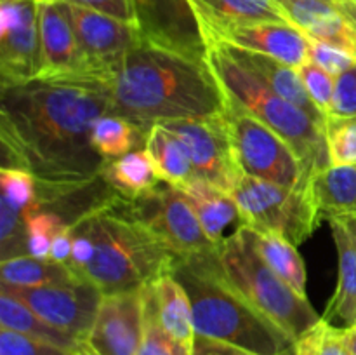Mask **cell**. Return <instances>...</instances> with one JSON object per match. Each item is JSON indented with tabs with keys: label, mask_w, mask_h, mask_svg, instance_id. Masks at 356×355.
<instances>
[{
	"label": "cell",
	"mask_w": 356,
	"mask_h": 355,
	"mask_svg": "<svg viewBox=\"0 0 356 355\" xmlns=\"http://www.w3.org/2000/svg\"><path fill=\"white\" fill-rule=\"evenodd\" d=\"M106 113H113L110 86L96 80L0 84L2 167L54 187L96 180L106 160L92 146V125Z\"/></svg>",
	"instance_id": "obj_1"
},
{
	"label": "cell",
	"mask_w": 356,
	"mask_h": 355,
	"mask_svg": "<svg viewBox=\"0 0 356 355\" xmlns=\"http://www.w3.org/2000/svg\"><path fill=\"white\" fill-rule=\"evenodd\" d=\"M113 113L152 131L155 124L225 113L226 94L207 61L139 40L110 84Z\"/></svg>",
	"instance_id": "obj_2"
},
{
	"label": "cell",
	"mask_w": 356,
	"mask_h": 355,
	"mask_svg": "<svg viewBox=\"0 0 356 355\" xmlns=\"http://www.w3.org/2000/svg\"><path fill=\"white\" fill-rule=\"evenodd\" d=\"M170 274L190 298L195 334L236 345L254 355H280L294 347L277 324L226 282L216 249L177 254Z\"/></svg>",
	"instance_id": "obj_3"
},
{
	"label": "cell",
	"mask_w": 356,
	"mask_h": 355,
	"mask_svg": "<svg viewBox=\"0 0 356 355\" xmlns=\"http://www.w3.org/2000/svg\"><path fill=\"white\" fill-rule=\"evenodd\" d=\"M83 223L94 244V256L80 275L103 291H138L167 274L177 254L167 249L124 207V197L90 212Z\"/></svg>",
	"instance_id": "obj_4"
},
{
	"label": "cell",
	"mask_w": 356,
	"mask_h": 355,
	"mask_svg": "<svg viewBox=\"0 0 356 355\" xmlns=\"http://www.w3.org/2000/svg\"><path fill=\"white\" fill-rule=\"evenodd\" d=\"M207 65L229 101L259 118L291 145L301 160L306 180L330 166L325 131L306 111L284 100L252 70L235 61L214 42H209Z\"/></svg>",
	"instance_id": "obj_5"
},
{
	"label": "cell",
	"mask_w": 356,
	"mask_h": 355,
	"mask_svg": "<svg viewBox=\"0 0 356 355\" xmlns=\"http://www.w3.org/2000/svg\"><path fill=\"white\" fill-rule=\"evenodd\" d=\"M216 258L226 282L292 341L322 320L308 296L296 292L264 263L250 244L243 225L218 244Z\"/></svg>",
	"instance_id": "obj_6"
},
{
	"label": "cell",
	"mask_w": 356,
	"mask_h": 355,
	"mask_svg": "<svg viewBox=\"0 0 356 355\" xmlns=\"http://www.w3.org/2000/svg\"><path fill=\"white\" fill-rule=\"evenodd\" d=\"M242 225L273 232L299 246L318 228V214L308 187L287 188L271 181L240 174L232 191Z\"/></svg>",
	"instance_id": "obj_7"
},
{
	"label": "cell",
	"mask_w": 356,
	"mask_h": 355,
	"mask_svg": "<svg viewBox=\"0 0 356 355\" xmlns=\"http://www.w3.org/2000/svg\"><path fill=\"white\" fill-rule=\"evenodd\" d=\"M222 117L240 173L287 188L308 187L301 160L284 138L228 97Z\"/></svg>",
	"instance_id": "obj_8"
},
{
	"label": "cell",
	"mask_w": 356,
	"mask_h": 355,
	"mask_svg": "<svg viewBox=\"0 0 356 355\" xmlns=\"http://www.w3.org/2000/svg\"><path fill=\"white\" fill-rule=\"evenodd\" d=\"M124 207L174 254L205 253L218 247L207 237L186 195L172 184L162 181L138 198H124Z\"/></svg>",
	"instance_id": "obj_9"
},
{
	"label": "cell",
	"mask_w": 356,
	"mask_h": 355,
	"mask_svg": "<svg viewBox=\"0 0 356 355\" xmlns=\"http://www.w3.org/2000/svg\"><path fill=\"white\" fill-rule=\"evenodd\" d=\"M80 58L79 79L110 86L131 49L141 40L134 23L118 17L70 6Z\"/></svg>",
	"instance_id": "obj_10"
},
{
	"label": "cell",
	"mask_w": 356,
	"mask_h": 355,
	"mask_svg": "<svg viewBox=\"0 0 356 355\" xmlns=\"http://www.w3.org/2000/svg\"><path fill=\"white\" fill-rule=\"evenodd\" d=\"M0 289L19 298L40 319L51 326L65 331L70 336L86 343L99 310L103 291L89 278L76 274L75 277L59 284L42 287H7Z\"/></svg>",
	"instance_id": "obj_11"
},
{
	"label": "cell",
	"mask_w": 356,
	"mask_h": 355,
	"mask_svg": "<svg viewBox=\"0 0 356 355\" xmlns=\"http://www.w3.org/2000/svg\"><path fill=\"white\" fill-rule=\"evenodd\" d=\"M132 9L143 42L207 61V38L190 0H132Z\"/></svg>",
	"instance_id": "obj_12"
},
{
	"label": "cell",
	"mask_w": 356,
	"mask_h": 355,
	"mask_svg": "<svg viewBox=\"0 0 356 355\" xmlns=\"http://www.w3.org/2000/svg\"><path fill=\"white\" fill-rule=\"evenodd\" d=\"M162 125L183 143L197 178L232 194L242 173L233 157L222 115L169 120Z\"/></svg>",
	"instance_id": "obj_13"
},
{
	"label": "cell",
	"mask_w": 356,
	"mask_h": 355,
	"mask_svg": "<svg viewBox=\"0 0 356 355\" xmlns=\"http://www.w3.org/2000/svg\"><path fill=\"white\" fill-rule=\"evenodd\" d=\"M38 0H0V84H19L40 73Z\"/></svg>",
	"instance_id": "obj_14"
},
{
	"label": "cell",
	"mask_w": 356,
	"mask_h": 355,
	"mask_svg": "<svg viewBox=\"0 0 356 355\" xmlns=\"http://www.w3.org/2000/svg\"><path fill=\"white\" fill-rule=\"evenodd\" d=\"M145 333L141 289L103 294L83 348L92 355H138Z\"/></svg>",
	"instance_id": "obj_15"
},
{
	"label": "cell",
	"mask_w": 356,
	"mask_h": 355,
	"mask_svg": "<svg viewBox=\"0 0 356 355\" xmlns=\"http://www.w3.org/2000/svg\"><path fill=\"white\" fill-rule=\"evenodd\" d=\"M42 66L37 79H79L80 58L70 3L38 0Z\"/></svg>",
	"instance_id": "obj_16"
},
{
	"label": "cell",
	"mask_w": 356,
	"mask_h": 355,
	"mask_svg": "<svg viewBox=\"0 0 356 355\" xmlns=\"http://www.w3.org/2000/svg\"><path fill=\"white\" fill-rule=\"evenodd\" d=\"M209 40H222L236 47L263 52L292 68L309 61V37L289 23H256L204 31Z\"/></svg>",
	"instance_id": "obj_17"
},
{
	"label": "cell",
	"mask_w": 356,
	"mask_h": 355,
	"mask_svg": "<svg viewBox=\"0 0 356 355\" xmlns=\"http://www.w3.org/2000/svg\"><path fill=\"white\" fill-rule=\"evenodd\" d=\"M291 24L312 40L334 45L356 58V26L336 0H278Z\"/></svg>",
	"instance_id": "obj_18"
},
{
	"label": "cell",
	"mask_w": 356,
	"mask_h": 355,
	"mask_svg": "<svg viewBox=\"0 0 356 355\" xmlns=\"http://www.w3.org/2000/svg\"><path fill=\"white\" fill-rule=\"evenodd\" d=\"M218 44L226 54L232 56L235 61H238L240 65L247 66L249 70H252L257 77L264 80L271 89L277 94H280L284 100L291 101L296 106L301 108L302 111L309 115L313 118L315 124H318L320 127L325 131L327 125V117L318 110L313 100L309 97L308 90H306L305 84H302L301 75H299L298 68H292V66L285 65V63L278 61V59L271 58V56L263 54V52L257 51H249V49L236 47V45L228 44V42L222 40H209Z\"/></svg>",
	"instance_id": "obj_19"
},
{
	"label": "cell",
	"mask_w": 356,
	"mask_h": 355,
	"mask_svg": "<svg viewBox=\"0 0 356 355\" xmlns=\"http://www.w3.org/2000/svg\"><path fill=\"white\" fill-rule=\"evenodd\" d=\"M141 291L155 310V315L163 331L184 345L188 350H193L195 329L190 298L177 278L167 271L141 287Z\"/></svg>",
	"instance_id": "obj_20"
},
{
	"label": "cell",
	"mask_w": 356,
	"mask_h": 355,
	"mask_svg": "<svg viewBox=\"0 0 356 355\" xmlns=\"http://www.w3.org/2000/svg\"><path fill=\"white\" fill-rule=\"evenodd\" d=\"M204 31L256 23H289L278 0H190Z\"/></svg>",
	"instance_id": "obj_21"
},
{
	"label": "cell",
	"mask_w": 356,
	"mask_h": 355,
	"mask_svg": "<svg viewBox=\"0 0 356 355\" xmlns=\"http://www.w3.org/2000/svg\"><path fill=\"white\" fill-rule=\"evenodd\" d=\"M330 228L339 258V278L322 319L341 329H350L356 326V240L339 219H332Z\"/></svg>",
	"instance_id": "obj_22"
},
{
	"label": "cell",
	"mask_w": 356,
	"mask_h": 355,
	"mask_svg": "<svg viewBox=\"0 0 356 355\" xmlns=\"http://www.w3.org/2000/svg\"><path fill=\"white\" fill-rule=\"evenodd\" d=\"M186 195L190 204L193 205L205 233L214 244L225 240L226 230L238 221L242 225L238 205L229 191L209 183V181L195 178L183 187H176Z\"/></svg>",
	"instance_id": "obj_23"
},
{
	"label": "cell",
	"mask_w": 356,
	"mask_h": 355,
	"mask_svg": "<svg viewBox=\"0 0 356 355\" xmlns=\"http://www.w3.org/2000/svg\"><path fill=\"white\" fill-rule=\"evenodd\" d=\"M322 219L356 218V166H329L309 180Z\"/></svg>",
	"instance_id": "obj_24"
},
{
	"label": "cell",
	"mask_w": 356,
	"mask_h": 355,
	"mask_svg": "<svg viewBox=\"0 0 356 355\" xmlns=\"http://www.w3.org/2000/svg\"><path fill=\"white\" fill-rule=\"evenodd\" d=\"M247 230L250 244L256 253L263 258L264 263L275 271L280 278H284L296 292L306 296V268L298 246L287 240L285 237L273 232H263V230L250 228L243 225Z\"/></svg>",
	"instance_id": "obj_25"
},
{
	"label": "cell",
	"mask_w": 356,
	"mask_h": 355,
	"mask_svg": "<svg viewBox=\"0 0 356 355\" xmlns=\"http://www.w3.org/2000/svg\"><path fill=\"white\" fill-rule=\"evenodd\" d=\"M0 327L2 329L16 331V333L35 338V340L47 341V343L66 348V350H83L82 341L47 324L30 306L24 305L19 298L3 291V289H0Z\"/></svg>",
	"instance_id": "obj_26"
},
{
	"label": "cell",
	"mask_w": 356,
	"mask_h": 355,
	"mask_svg": "<svg viewBox=\"0 0 356 355\" xmlns=\"http://www.w3.org/2000/svg\"><path fill=\"white\" fill-rule=\"evenodd\" d=\"M101 174L120 197L129 200L138 198L162 183L155 164L145 148L132 150L118 159L106 160Z\"/></svg>",
	"instance_id": "obj_27"
},
{
	"label": "cell",
	"mask_w": 356,
	"mask_h": 355,
	"mask_svg": "<svg viewBox=\"0 0 356 355\" xmlns=\"http://www.w3.org/2000/svg\"><path fill=\"white\" fill-rule=\"evenodd\" d=\"M145 150L152 157L156 174L163 183L183 187L188 181L197 178L183 143L162 124L153 125L146 139Z\"/></svg>",
	"instance_id": "obj_28"
},
{
	"label": "cell",
	"mask_w": 356,
	"mask_h": 355,
	"mask_svg": "<svg viewBox=\"0 0 356 355\" xmlns=\"http://www.w3.org/2000/svg\"><path fill=\"white\" fill-rule=\"evenodd\" d=\"M149 131L117 113H106L92 125V146L104 160L145 148Z\"/></svg>",
	"instance_id": "obj_29"
},
{
	"label": "cell",
	"mask_w": 356,
	"mask_h": 355,
	"mask_svg": "<svg viewBox=\"0 0 356 355\" xmlns=\"http://www.w3.org/2000/svg\"><path fill=\"white\" fill-rule=\"evenodd\" d=\"M75 275L68 265L38 260L30 254L0 261V285L7 287H42L66 282Z\"/></svg>",
	"instance_id": "obj_30"
},
{
	"label": "cell",
	"mask_w": 356,
	"mask_h": 355,
	"mask_svg": "<svg viewBox=\"0 0 356 355\" xmlns=\"http://www.w3.org/2000/svg\"><path fill=\"white\" fill-rule=\"evenodd\" d=\"M292 352L294 355H353L344 340V331L323 319L294 341Z\"/></svg>",
	"instance_id": "obj_31"
},
{
	"label": "cell",
	"mask_w": 356,
	"mask_h": 355,
	"mask_svg": "<svg viewBox=\"0 0 356 355\" xmlns=\"http://www.w3.org/2000/svg\"><path fill=\"white\" fill-rule=\"evenodd\" d=\"M325 139L330 166H356V117H327Z\"/></svg>",
	"instance_id": "obj_32"
},
{
	"label": "cell",
	"mask_w": 356,
	"mask_h": 355,
	"mask_svg": "<svg viewBox=\"0 0 356 355\" xmlns=\"http://www.w3.org/2000/svg\"><path fill=\"white\" fill-rule=\"evenodd\" d=\"M28 254L26 214L0 198V261Z\"/></svg>",
	"instance_id": "obj_33"
},
{
	"label": "cell",
	"mask_w": 356,
	"mask_h": 355,
	"mask_svg": "<svg viewBox=\"0 0 356 355\" xmlns=\"http://www.w3.org/2000/svg\"><path fill=\"white\" fill-rule=\"evenodd\" d=\"M68 228L61 218L52 211H30L26 214L28 254L38 260H49L54 237Z\"/></svg>",
	"instance_id": "obj_34"
},
{
	"label": "cell",
	"mask_w": 356,
	"mask_h": 355,
	"mask_svg": "<svg viewBox=\"0 0 356 355\" xmlns=\"http://www.w3.org/2000/svg\"><path fill=\"white\" fill-rule=\"evenodd\" d=\"M141 296L143 305H145V333H143V341L138 355H191V350H188L184 345H181L179 341H176L170 334L163 331L159 319H156L155 310L149 305L143 291Z\"/></svg>",
	"instance_id": "obj_35"
},
{
	"label": "cell",
	"mask_w": 356,
	"mask_h": 355,
	"mask_svg": "<svg viewBox=\"0 0 356 355\" xmlns=\"http://www.w3.org/2000/svg\"><path fill=\"white\" fill-rule=\"evenodd\" d=\"M0 187H2V198H6L17 211H31L37 198V181L33 174L17 167H0Z\"/></svg>",
	"instance_id": "obj_36"
},
{
	"label": "cell",
	"mask_w": 356,
	"mask_h": 355,
	"mask_svg": "<svg viewBox=\"0 0 356 355\" xmlns=\"http://www.w3.org/2000/svg\"><path fill=\"white\" fill-rule=\"evenodd\" d=\"M298 72L301 75L302 84H305L313 103L318 106V110L325 117H329L330 110H332L334 90H336V77L327 73L325 70L320 68L313 61H308L302 66H299Z\"/></svg>",
	"instance_id": "obj_37"
},
{
	"label": "cell",
	"mask_w": 356,
	"mask_h": 355,
	"mask_svg": "<svg viewBox=\"0 0 356 355\" xmlns=\"http://www.w3.org/2000/svg\"><path fill=\"white\" fill-rule=\"evenodd\" d=\"M80 352L66 350L47 341L24 336L16 331L0 327V355H79Z\"/></svg>",
	"instance_id": "obj_38"
},
{
	"label": "cell",
	"mask_w": 356,
	"mask_h": 355,
	"mask_svg": "<svg viewBox=\"0 0 356 355\" xmlns=\"http://www.w3.org/2000/svg\"><path fill=\"white\" fill-rule=\"evenodd\" d=\"M309 61L318 65L332 77H339L341 73L356 66V58L351 54L334 47V45L312 40V38H309Z\"/></svg>",
	"instance_id": "obj_39"
},
{
	"label": "cell",
	"mask_w": 356,
	"mask_h": 355,
	"mask_svg": "<svg viewBox=\"0 0 356 355\" xmlns=\"http://www.w3.org/2000/svg\"><path fill=\"white\" fill-rule=\"evenodd\" d=\"M330 115L356 117V66L336 77V90H334Z\"/></svg>",
	"instance_id": "obj_40"
},
{
	"label": "cell",
	"mask_w": 356,
	"mask_h": 355,
	"mask_svg": "<svg viewBox=\"0 0 356 355\" xmlns=\"http://www.w3.org/2000/svg\"><path fill=\"white\" fill-rule=\"evenodd\" d=\"M56 2H65L70 6L86 7V9L97 10V13L108 14V16L118 17L127 23H134V9H132V0H56Z\"/></svg>",
	"instance_id": "obj_41"
},
{
	"label": "cell",
	"mask_w": 356,
	"mask_h": 355,
	"mask_svg": "<svg viewBox=\"0 0 356 355\" xmlns=\"http://www.w3.org/2000/svg\"><path fill=\"white\" fill-rule=\"evenodd\" d=\"M191 355H254V354L236 347V345L226 343V341L212 340V338L195 334Z\"/></svg>",
	"instance_id": "obj_42"
},
{
	"label": "cell",
	"mask_w": 356,
	"mask_h": 355,
	"mask_svg": "<svg viewBox=\"0 0 356 355\" xmlns=\"http://www.w3.org/2000/svg\"><path fill=\"white\" fill-rule=\"evenodd\" d=\"M49 260L61 265L70 263V260H72V226L61 230V232L54 237Z\"/></svg>",
	"instance_id": "obj_43"
},
{
	"label": "cell",
	"mask_w": 356,
	"mask_h": 355,
	"mask_svg": "<svg viewBox=\"0 0 356 355\" xmlns=\"http://www.w3.org/2000/svg\"><path fill=\"white\" fill-rule=\"evenodd\" d=\"M341 10L348 16V19L356 26V3L351 2V0H337Z\"/></svg>",
	"instance_id": "obj_44"
},
{
	"label": "cell",
	"mask_w": 356,
	"mask_h": 355,
	"mask_svg": "<svg viewBox=\"0 0 356 355\" xmlns=\"http://www.w3.org/2000/svg\"><path fill=\"white\" fill-rule=\"evenodd\" d=\"M343 331H344V340H346L351 354L356 355V326L350 327V329H343Z\"/></svg>",
	"instance_id": "obj_45"
},
{
	"label": "cell",
	"mask_w": 356,
	"mask_h": 355,
	"mask_svg": "<svg viewBox=\"0 0 356 355\" xmlns=\"http://www.w3.org/2000/svg\"><path fill=\"white\" fill-rule=\"evenodd\" d=\"M339 221H343L344 225L348 226V230L351 232V235H353V239L356 240V218H350V219H339Z\"/></svg>",
	"instance_id": "obj_46"
},
{
	"label": "cell",
	"mask_w": 356,
	"mask_h": 355,
	"mask_svg": "<svg viewBox=\"0 0 356 355\" xmlns=\"http://www.w3.org/2000/svg\"><path fill=\"white\" fill-rule=\"evenodd\" d=\"M292 348H294V347H292ZM292 348H291V350L284 352V354H280V355H294V352H292Z\"/></svg>",
	"instance_id": "obj_47"
},
{
	"label": "cell",
	"mask_w": 356,
	"mask_h": 355,
	"mask_svg": "<svg viewBox=\"0 0 356 355\" xmlns=\"http://www.w3.org/2000/svg\"><path fill=\"white\" fill-rule=\"evenodd\" d=\"M79 355H92V354H89V352H87L86 350V348H83V350L82 352H80V354Z\"/></svg>",
	"instance_id": "obj_48"
},
{
	"label": "cell",
	"mask_w": 356,
	"mask_h": 355,
	"mask_svg": "<svg viewBox=\"0 0 356 355\" xmlns=\"http://www.w3.org/2000/svg\"><path fill=\"white\" fill-rule=\"evenodd\" d=\"M351 2H355V3H356V0H351Z\"/></svg>",
	"instance_id": "obj_49"
},
{
	"label": "cell",
	"mask_w": 356,
	"mask_h": 355,
	"mask_svg": "<svg viewBox=\"0 0 356 355\" xmlns=\"http://www.w3.org/2000/svg\"><path fill=\"white\" fill-rule=\"evenodd\" d=\"M336 2H337V0H336Z\"/></svg>",
	"instance_id": "obj_50"
}]
</instances>
